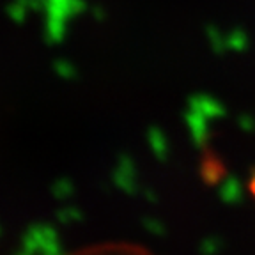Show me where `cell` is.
Masks as SVG:
<instances>
[{"mask_svg":"<svg viewBox=\"0 0 255 255\" xmlns=\"http://www.w3.org/2000/svg\"><path fill=\"white\" fill-rule=\"evenodd\" d=\"M252 184H254V193H255V179H254V183H252Z\"/></svg>","mask_w":255,"mask_h":255,"instance_id":"cell-3","label":"cell"},{"mask_svg":"<svg viewBox=\"0 0 255 255\" xmlns=\"http://www.w3.org/2000/svg\"><path fill=\"white\" fill-rule=\"evenodd\" d=\"M71 255H152L145 248H140L136 245L126 243H107V245H96L84 250H78Z\"/></svg>","mask_w":255,"mask_h":255,"instance_id":"cell-2","label":"cell"},{"mask_svg":"<svg viewBox=\"0 0 255 255\" xmlns=\"http://www.w3.org/2000/svg\"><path fill=\"white\" fill-rule=\"evenodd\" d=\"M21 255H59L55 234L48 229H32L25 239Z\"/></svg>","mask_w":255,"mask_h":255,"instance_id":"cell-1","label":"cell"}]
</instances>
